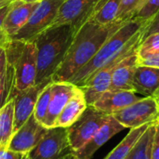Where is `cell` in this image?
<instances>
[{
  "label": "cell",
  "instance_id": "cell-39",
  "mask_svg": "<svg viewBox=\"0 0 159 159\" xmlns=\"http://www.w3.org/2000/svg\"><path fill=\"white\" fill-rule=\"evenodd\" d=\"M157 120H158V122H159V112H158V115H157Z\"/></svg>",
  "mask_w": 159,
  "mask_h": 159
},
{
  "label": "cell",
  "instance_id": "cell-22",
  "mask_svg": "<svg viewBox=\"0 0 159 159\" xmlns=\"http://www.w3.org/2000/svg\"><path fill=\"white\" fill-rule=\"evenodd\" d=\"M14 133V100L0 109V147H7Z\"/></svg>",
  "mask_w": 159,
  "mask_h": 159
},
{
  "label": "cell",
  "instance_id": "cell-21",
  "mask_svg": "<svg viewBox=\"0 0 159 159\" xmlns=\"http://www.w3.org/2000/svg\"><path fill=\"white\" fill-rule=\"evenodd\" d=\"M122 0H101L91 19L102 25H109L116 22Z\"/></svg>",
  "mask_w": 159,
  "mask_h": 159
},
{
  "label": "cell",
  "instance_id": "cell-8",
  "mask_svg": "<svg viewBox=\"0 0 159 159\" xmlns=\"http://www.w3.org/2000/svg\"><path fill=\"white\" fill-rule=\"evenodd\" d=\"M100 2L101 0H64L51 26L71 24L76 33L91 19Z\"/></svg>",
  "mask_w": 159,
  "mask_h": 159
},
{
  "label": "cell",
  "instance_id": "cell-11",
  "mask_svg": "<svg viewBox=\"0 0 159 159\" xmlns=\"http://www.w3.org/2000/svg\"><path fill=\"white\" fill-rule=\"evenodd\" d=\"M51 82V79L44 81L43 83L34 85L25 90L19 91L14 96V132L17 131L34 114L40 93Z\"/></svg>",
  "mask_w": 159,
  "mask_h": 159
},
{
  "label": "cell",
  "instance_id": "cell-24",
  "mask_svg": "<svg viewBox=\"0 0 159 159\" xmlns=\"http://www.w3.org/2000/svg\"><path fill=\"white\" fill-rule=\"evenodd\" d=\"M15 96V70L11 65L0 76V109Z\"/></svg>",
  "mask_w": 159,
  "mask_h": 159
},
{
  "label": "cell",
  "instance_id": "cell-10",
  "mask_svg": "<svg viewBox=\"0 0 159 159\" xmlns=\"http://www.w3.org/2000/svg\"><path fill=\"white\" fill-rule=\"evenodd\" d=\"M15 70V95L35 85L36 47L34 42H26L24 49L13 65Z\"/></svg>",
  "mask_w": 159,
  "mask_h": 159
},
{
  "label": "cell",
  "instance_id": "cell-34",
  "mask_svg": "<svg viewBox=\"0 0 159 159\" xmlns=\"http://www.w3.org/2000/svg\"><path fill=\"white\" fill-rule=\"evenodd\" d=\"M7 66V61L5 49L4 48H0V76L6 71Z\"/></svg>",
  "mask_w": 159,
  "mask_h": 159
},
{
  "label": "cell",
  "instance_id": "cell-27",
  "mask_svg": "<svg viewBox=\"0 0 159 159\" xmlns=\"http://www.w3.org/2000/svg\"><path fill=\"white\" fill-rule=\"evenodd\" d=\"M51 84H48L40 93L35 107H34V115L35 116V118L41 123L43 124L47 113H48V104H49V101H50V95H51Z\"/></svg>",
  "mask_w": 159,
  "mask_h": 159
},
{
  "label": "cell",
  "instance_id": "cell-37",
  "mask_svg": "<svg viewBox=\"0 0 159 159\" xmlns=\"http://www.w3.org/2000/svg\"><path fill=\"white\" fill-rule=\"evenodd\" d=\"M155 98H156V100H157V103H158L159 105V90L158 92L155 95Z\"/></svg>",
  "mask_w": 159,
  "mask_h": 159
},
{
  "label": "cell",
  "instance_id": "cell-2",
  "mask_svg": "<svg viewBox=\"0 0 159 159\" xmlns=\"http://www.w3.org/2000/svg\"><path fill=\"white\" fill-rule=\"evenodd\" d=\"M124 23L102 25L89 20L75 33L61 64L52 76V82H67L100 50L102 45Z\"/></svg>",
  "mask_w": 159,
  "mask_h": 159
},
{
  "label": "cell",
  "instance_id": "cell-14",
  "mask_svg": "<svg viewBox=\"0 0 159 159\" xmlns=\"http://www.w3.org/2000/svg\"><path fill=\"white\" fill-rule=\"evenodd\" d=\"M124 129L125 128L111 116L108 121L97 131V133L80 149L73 152V154L77 159H90L98 149Z\"/></svg>",
  "mask_w": 159,
  "mask_h": 159
},
{
  "label": "cell",
  "instance_id": "cell-29",
  "mask_svg": "<svg viewBox=\"0 0 159 159\" xmlns=\"http://www.w3.org/2000/svg\"><path fill=\"white\" fill-rule=\"evenodd\" d=\"M12 2H13V0L0 8V48H4V46L7 44V42L10 39L7 36V34H6V32H5V30L3 28V22H4V20H5L8 10H9L10 5H11Z\"/></svg>",
  "mask_w": 159,
  "mask_h": 159
},
{
  "label": "cell",
  "instance_id": "cell-5",
  "mask_svg": "<svg viewBox=\"0 0 159 159\" xmlns=\"http://www.w3.org/2000/svg\"><path fill=\"white\" fill-rule=\"evenodd\" d=\"M111 116L88 105L80 117L68 129V138L73 152L80 149L108 121Z\"/></svg>",
  "mask_w": 159,
  "mask_h": 159
},
{
  "label": "cell",
  "instance_id": "cell-17",
  "mask_svg": "<svg viewBox=\"0 0 159 159\" xmlns=\"http://www.w3.org/2000/svg\"><path fill=\"white\" fill-rule=\"evenodd\" d=\"M141 98L129 90H108L92 105L98 111L112 116L114 113L134 103Z\"/></svg>",
  "mask_w": 159,
  "mask_h": 159
},
{
  "label": "cell",
  "instance_id": "cell-20",
  "mask_svg": "<svg viewBox=\"0 0 159 159\" xmlns=\"http://www.w3.org/2000/svg\"><path fill=\"white\" fill-rule=\"evenodd\" d=\"M151 124H145L143 126L131 129L128 135L123 139V141L105 157L104 159H125L128 155L131 152V150L134 148L140 138L143 136V134L145 132L149 125Z\"/></svg>",
  "mask_w": 159,
  "mask_h": 159
},
{
  "label": "cell",
  "instance_id": "cell-16",
  "mask_svg": "<svg viewBox=\"0 0 159 159\" xmlns=\"http://www.w3.org/2000/svg\"><path fill=\"white\" fill-rule=\"evenodd\" d=\"M137 67L138 56L136 52L129 54L119 61L113 71L109 90L133 91V78Z\"/></svg>",
  "mask_w": 159,
  "mask_h": 159
},
{
  "label": "cell",
  "instance_id": "cell-23",
  "mask_svg": "<svg viewBox=\"0 0 159 159\" xmlns=\"http://www.w3.org/2000/svg\"><path fill=\"white\" fill-rule=\"evenodd\" d=\"M156 130V120L151 122L134 148L125 159H151V148Z\"/></svg>",
  "mask_w": 159,
  "mask_h": 159
},
{
  "label": "cell",
  "instance_id": "cell-18",
  "mask_svg": "<svg viewBox=\"0 0 159 159\" xmlns=\"http://www.w3.org/2000/svg\"><path fill=\"white\" fill-rule=\"evenodd\" d=\"M159 90V68L138 65L133 78V91L144 97H155Z\"/></svg>",
  "mask_w": 159,
  "mask_h": 159
},
{
  "label": "cell",
  "instance_id": "cell-3",
  "mask_svg": "<svg viewBox=\"0 0 159 159\" xmlns=\"http://www.w3.org/2000/svg\"><path fill=\"white\" fill-rule=\"evenodd\" d=\"M75 31L71 24L51 26L34 39L36 47L35 85L52 80L73 42Z\"/></svg>",
  "mask_w": 159,
  "mask_h": 159
},
{
  "label": "cell",
  "instance_id": "cell-6",
  "mask_svg": "<svg viewBox=\"0 0 159 159\" xmlns=\"http://www.w3.org/2000/svg\"><path fill=\"white\" fill-rule=\"evenodd\" d=\"M73 153L69 138L68 129L53 127L48 129L44 137L27 155L30 159H60Z\"/></svg>",
  "mask_w": 159,
  "mask_h": 159
},
{
  "label": "cell",
  "instance_id": "cell-4",
  "mask_svg": "<svg viewBox=\"0 0 159 159\" xmlns=\"http://www.w3.org/2000/svg\"><path fill=\"white\" fill-rule=\"evenodd\" d=\"M63 2L64 0H41L27 23L11 39L34 42L38 34L53 24Z\"/></svg>",
  "mask_w": 159,
  "mask_h": 159
},
{
  "label": "cell",
  "instance_id": "cell-12",
  "mask_svg": "<svg viewBox=\"0 0 159 159\" xmlns=\"http://www.w3.org/2000/svg\"><path fill=\"white\" fill-rule=\"evenodd\" d=\"M76 88V86L69 82H52L48 109L43 122L46 128L49 129L55 126L60 114L74 95Z\"/></svg>",
  "mask_w": 159,
  "mask_h": 159
},
{
  "label": "cell",
  "instance_id": "cell-31",
  "mask_svg": "<svg viewBox=\"0 0 159 159\" xmlns=\"http://www.w3.org/2000/svg\"><path fill=\"white\" fill-rule=\"evenodd\" d=\"M151 159H159V122L156 120V130L151 148Z\"/></svg>",
  "mask_w": 159,
  "mask_h": 159
},
{
  "label": "cell",
  "instance_id": "cell-32",
  "mask_svg": "<svg viewBox=\"0 0 159 159\" xmlns=\"http://www.w3.org/2000/svg\"><path fill=\"white\" fill-rule=\"evenodd\" d=\"M138 65H144V66L159 68V53L148 56L144 59H141V60L138 59Z\"/></svg>",
  "mask_w": 159,
  "mask_h": 159
},
{
  "label": "cell",
  "instance_id": "cell-1",
  "mask_svg": "<svg viewBox=\"0 0 159 159\" xmlns=\"http://www.w3.org/2000/svg\"><path fill=\"white\" fill-rule=\"evenodd\" d=\"M149 22L134 19L124 23L102 45L96 55L67 82L80 88L101 69L110 63L118 62L129 54L136 52L143 41L144 29Z\"/></svg>",
  "mask_w": 159,
  "mask_h": 159
},
{
  "label": "cell",
  "instance_id": "cell-26",
  "mask_svg": "<svg viewBox=\"0 0 159 159\" xmlns=\"http://www.w3.org/2000/svg\"><path fill=\"white\" fill-rule=\"evenodd\" d=\"M136 53L139 60L159 53V33L152 34L145 37L140 43Z\"/></svg>",
  "mask_w": 159,
  "mask_h": 159
},
{
  "label": "cell",
  "instance_id": "cell-9",
  "mask_svg": "<svg viewBox=\"0 0 159 159\" xmlns=\"http://www.w3.org/2000/svg\"><path fill=\"white\" fill-rule=\"evenodd\" d=\"M47 130L48 128L41 124L33 114L27 121L13 133L7 148L26 155L36 146L46 134Z\"/></svg>",
  "mask_w": 159,
  "mask_h": 159
},
{
  "label": "cell",
  "instance_id": "cell-33",
  "mask_svg": "<svg viewBox=\"0 0 159 159\" xmlns=\"http://www.w3.org/2000/svg\"><path fill=\"white\" fill-rule=\"evenodd\" d=\"M25 155L11 151L7 147H0V159H22Z\"/></svg>",
  "mask_w": 159,
  "mask_h": 159
},
{
  "label": "cell",
  "instance_id": "cell-36",
  "mask_svg": "<svg viewBox=\"0 0 159 159\" xmlns=\"http://www.w3.org/2000/svg\"><path fill=\"white\" fill-rule=\"evenodd\" d=\"M12 0H0V8L2 7H4L5 5H7V3H9V2H11Z\"/></svg>",
  "mask_w": 159,
  "mask_h": 159
},
{
  "label": "cell",
  "instance_id": "cell-19",
  "mask_svg": "<svg viewBox=\"0 0 159 159\" xmlns=\"http://www.w3.org/2000/svg\"><path fill=\"white\" fill-rule=\"evenodd\" d=\"M87 107L88 103L86 102L84 93L82 89L77 87L74 95L60 114L54 127L69 128L80 117Z\"/></svg>",
  "mask_w": 159,
  "mask_h": 159
},
{
  "label": "cell",
  "instance_id": "cell-38",
  "mask_svg": "<svg viewBox=\"0 0 159 159\" xmlns=\"http://www.w3.org/2000/svg\"><path fill=\"white\" fill-rule=\"evenodd\" d=\"M22 1H25V2H40L41 0H22Z\"/></svg>",
  "mask_w": 159,
  "mask_h": 159
},
{
  "label": "cell",
  "instance_id": "cell-13",
  "mask_svg": "<svg viewBox=\"0 0 159 159\" xmlns=\"http://www.w3.org/2000/svg\"><path fill=\"white\" fill-rule=\"evenodd\" d=\"M38 4L39 2L13 0L3 22V28L10 39L27 23Z\"/></svg>",
  "mask_w": 159,
  "mask_h": 159
},
{
  "label": "cell",
  "instance_id": "cell-15",
  "mask_svg": "<svg viewBox=\"0 0 159 159\" xmlns=\"http://www.w3.org/2000/svg\"><path fill=\"white\" fill-rule=\"evenodd\" d=\"M118 62L110 63L104 68L101 69L85 85L80 87L88 105H93L102 96V94L109 90L111 86L112 74Z\"/></svg>",
  "mask_w": 159,
  "mask_h": 159
},
{
  "label": "cell",
  "instance_id": "cell-28",
  "mask_svg": "<svg viewBox=\"0 0 159 159\" xmlns=\"http://www.w3.org/2000/svg\"><path fill=\"white\" fill-rule=\"evenodd\" d=\"M159 11V0H146L135 14L132 20H139L144 22L150 21Z\"/></svg>",
  "mask_w": 159,
  "mask_h": 159
},
{
  "label": "cell",
  "instance_id": "cell-25",
  "mask_svg": "<svg viewBox=\"0 0 159 159\" xmlns=\"http://www.w3.org/2000/svg\"><path fill=\"white\" fill-rule=\"evenodd\" d=\"M146 0H122L116 22L126 23L132 20Z\"/></svg>",
  "mask_w": 159,
  "mask_h": 159
},
{
  "label": "cell",
  "instance_id": "cell-7",
  "mask_svg": "<svg viewBox=\"0 0 159 159\" xmlns=\"http://www.w3.org/2000/svg\"><path fill=\"white\" fill-rule=\"evenodd\" d=\"M159 105L155 97L141 98L134 103L114 113V116L125 129H135L157 120Z\"/></svg>",
  "mask_w": 159,
  "mask_h": 159
},
{
  "label": "cell",
  "instance_id": "cell-30",
  "mask_svg": "<svg viewBox=\"0 0 159 159\" xmlns=\"http://www.w3.org/2000/svg\"><path fill=\"white\" fill-rule=\"evenodd\" d=\"M159 33V11L157 13V15L150 20V22L146 25L143 33V40L147 37L148 35L152 34Z\"/></svg>",
  "mask_w": 159,
  "mask_h": 159
},
{
  "label": "cell",
  "instance_id": "cell-35",
  "mask_svg": "<svg viewBox=\"0 0 159 159\" xmlns=\"http://www.w3.org/2000/svg\"><path fill=\"white\" fill-rule=\"evenodd\" d=\"M22 159H30V158L27 157V155H25V156L23 157V158ZM60 159H77V158L75 157V155H74L73 153H70V154L66 155L65 157H61V158H60Z\"/></svg>",
  "mask_w": 159,
  "mask_h": 159
}]
</instances>
